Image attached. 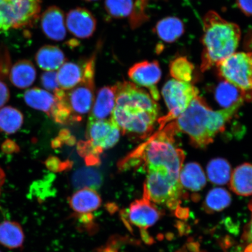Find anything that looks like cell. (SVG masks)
<instances>
[{"label": "cell", "mask_w": 252, "mask_h": 252, "mask_svg": "<svg viewBox=\"0 0 252 252\" xmlns=\"http://www.w3.org/2000/svg\"><path fill=\"white\" fill-rule=\"evenodd\" d=\"M207 174L208 179L213 184L225 185L231 179V166L225 159H213L207 166Z\"/></svg>", "instance_id": "obj_25"}, {"label": "cell", "mask_w": 252, "mask_h": 252, "mask_svg": "<svg viewBox=\"0 0 252 252\" xmlns=\"http://www.w3.org/2000/svg\"><path fill=\"white\" fill-rule=\"evenodd\" d=\"M160 216L161 213L156 205L144 196L132 203L127 211V219L131 224L144 230L155 224Z\"/></svg>", "instance_id": "obj_12"}, {"label": "cell", "mask_w": 252, "mask_h": 252, "mask_svg": "<svg viewBox=\"0 0 252 252\" xmlns=\"http://www.w3.org/2000/svg\"><path fill=\"white\" fill-rule=\"evenodd\" d=\"M116 105V88L105 87L97 93L92 108L90 110L88 122L112 119Z\"/></svg>", "instance_id": "obj_15"}, {"label": "cell", "mask_w": 252, "mask_h": 252, "mask_svg": "<svg viewBox=\"0 0 252 252\" xmlns=\"http://www.w3.org/2000/svg\"><path fill=\"white\" fill-rule=\"evenodd\" d=\"M230 188L241 196L252 195V164L245 163L239 165L232 172Z\"/></svg>", "instance_id": "obj_20"}, {"label": "cell", "mask_w": 252, "mask_h": 252, "mask_svg": "<svg viewBox=\"0 0 252 252\" xmlns=\"http://www.w3.org/2000/svg\"><path fill=\"white\" fill-rule=\"evenodd\" d=\"M1 150L5 154H11L20 151V147L14 141L7 140L2 143Z\"/></svg>", "instance_id": "obj_35"}, {"label": "cell", "mask_w": 252, "mask_h": 252, "mask_svg": "<svg viewBox=\"0 0 252 252\" xmlns=\"http://www.w3.org/2000/svg\"><path fill=\"white\" fill-rule=\"evenodd\" d=\"M41 83L47 91H52L53 94L61 89L57 77L56 71H46L41 76Z\"/></svg>", "instance_id": "obj_32"}, {"label": "cell", "mask_w": 252, "mask_h": 252, "mask_svg": "<svg viewBox=\"0 0 252 252\" xmlns=\"http://www.w3.org/2000/svg\"><path fill=\"white\" fill-rule=\"evenodd\" d=\"M40 0H2L1 12L6 31L29 26L38 18Z\"/></svg>", "instance_id": "obj_9"}, {"label": "cell", "mask_w": 252, "mask_h": 252, "mask_svg": "<svg viewBox=\"0 0 252 252\" xmlns=\"http://www.w3.org/2000/svg\"><path fill=\"white\" fill-rule=\"evenodd\" d=\"M36 77V68L33 63L27 60H22L15 63L9 74L11 83L20 89L31 87L35 81Z\"/></svg>", "instance_id": "obj_19"}, {"label": "cell", "mask_w": 252, "mask_h": 252, "mask_svg": "<svg viewBox=\"0 0 252 252\" xmlns=\"http://www.w3.org/2000/svg\"><path fill=\"white\" fill-rule=\"evenodd\" d=\"M155 31L163 42L172 43L184 33V25L182 21L177 18L167 17L157 23Z\"/></svg>", "instance_id": "obj_24"}, {"label": "cell", "mask_w": 252, "mask_h": 252, "mask_svg": "<svg viewBox=\"0 0 252 252\" xmlns=\"http://www.w3.org/2000/svg\"><path fill=\"white\" fill-rule=\"evenodd\" d=\"M24 100L32 108L46 113L52 119L54 117L58 107V99L54 94L48 91L33 88L25 93Z\"/></svg>", "instance_id": "obj_17"}, {"label": "cell", "mask_w": 252, "mask_h": 252, "mask_svg": "<svg viewBox=\"0 0 252 252\" xmlns=\"http://www.w3.org/2000/svg\"><path fill=\"white\" fill-rule=\"evenodd\" d=\"M238 7L248 16H252V0H236Z\"/></svg>", "instance_id": "obj_36"}, {"label": "cell", "mask_w": 252, "mask_h": 252, "mask_svg": "<svg viewBox=\"0 0 252 252\" xmlns=\"http://www.w3.org/2000/svg\"><path fill=\"white\" fill-rule=\"evenodd\" d=\"M11 61L7 47L0 46V80L7 79L11 70Z\"/></svg>", "instance_id": "obj_31"}, {"label": "cell", "mask_w": 252, "mask_h": 252, "mask_svg": "<svg viewBox=\"0 0 252 252\" xmlns=\"http://www.w3.org/2000/svg\"><path fill=\"white\" fill-rule=\"evenodd\" d=\"M66 26L75 37L87 39L92 36L96 30V20L87 9L77 7L71 9L66 16Z\"/></svg>", "instance_id": "obj_13"}, {"label": "cell", "mask_w": 252, "mask_h": 252, "mask_svg": "<svg viewBox=\"0 0 252 252\" xmlns=\"http://www.w3.org/2000/svg\"><path fill=\"white\" fill-rule=\"evenodd\" d=\"M143 0H105V10L114 19L129 18L132 28L140 26L146 18Z\"/></svg>", "instance_id": "obj_11"}, {"label": "cell", "mask_w": 252, "mask_h": 252, "mask_svg": "<svg viewBox=\"0 0 252 252\" xmlns=\"http://www.w3.org/2000/svg\"><path fill=\"white\" fill-rule=\"evenodd\" d=\"M121 134V130L113 118L88 122L86 140L78 143L79 154L87 165H98L100 154L115 146Z\"/></svg>", "instance_id": "obj_6"}, {"label": "cell", "mask_w": 252, "mask_h": 252, "mask_svg": "<svg viewBox=\"0 0 252 252\" xmlns=\"http://www.w3.org/2000/svg\"><path fill=\"white\" fill-rule=\"evenodd\" d=\"M216 65L220 77L237 87L244 99L252 101V53L235 52Z\"/></svg>", "instance_id": "obj_7"}, {"label": "cell", "mask_w": 252, "mask_h": 252, "mask_svg": "<svg viewBox=\"0 0 252 252\" xmlns=\"http://www.w3.org/2000/svg\"><path fill=\"white\" fill-rule=\"evenodd\" d=\"M10 98V92L4 81L0 80V109L7 103Z\"/></svg>", "instance_id": "obj_34"}, {"label": "cell", "mask_w": 252, "mask_h": 252, "mask_svg": "<svg viewBox=\"0 0 252 252\" xmlns=\"http://www.w3.org/2000/svg\"><path fill=\"white\" fill-rule=\"evenodd\" d=\"M24 115L13 107L0 109V131L8 134L15 133L24 124Z\"/></svg>", "instance_id": "obj_26"}, {"label": "cell", "mask_w": 252, "mask_h": 252, "mask_svg": "<svg viewBox=\"0 0 252 252\" xmlns=\"http://www.w3.org/2000/svg\"><path fill=\"white\" fill-rule=\"evenodd\" d=\"M249 209L252 213V219L244 229L243 239L249 244L247 247L248 252H252V200L249 204Z\"/></svg>", "instance_id": "obj_33"}, {"label": "cell", "mask_w": 252, "mask_h": 252, "mask_svg": "<svg viewBox=\"0 0 252 252\" xmlns=\"http://www.w3.org/2000/svg\"><path fill=\"white\" fill-rule=\"evenodd\" d=\"M71 209L78 215L90 216L101 206L100 195L94 189L81 188L69 200Z\"/></svg>", "instance_id": "obj_16"}, {"label": "cell", "mask_w": 252, "mask_h": 252, "mask_svg": "<svg viewBox=\"0 0 252 252\" xmlns=\"http://www.w3.org/2000/svg\"><path fill=\"white\" fill-rule=\"evenodd\" d=\"M241 100L228 108L213 110L199 96L194 97L188 108L174 122L178 131L187 134L192 144L205 148L224 130L226 124L243 104Z\"/></svg>", "instance_id": "obj_2"}, {"label": "cell", "mask_w": 252, "mask_h": 252, "mask_svg": "<svg viewBox=\"0 0 252 252\" xmlns=\"http://www.w3.org/2000/svg\"><path fill=\"white\" fill-rule=\"evenodd\" d=\"M84 74V66L73 62H65L57 72L58 83L61 89L70 90L80 83Z\"/></svg>", "instance_id": "obj_22"}, {"label": "cell", "mask_w": 252, "mask_h": 252, "mask_svg": "<svg viewBox=\"0 0 252 252\" xmlns=\"http://www.w3.org/2000/svg\"><path fill=\"white\" fill-rule=\"evenodd\" d=\"M96 53L84 65L83 79L70 90H59L53 94L58 97V111L55 121L62 125L81 122L90 112L94 100V68Z\"/></svg>", "instance_id": "obj_4"}, {"label": "cell", "mask_w": 252, "mask_h": 252, "mask_svg": "<svg viewBox=\"0 0 252 252\" xmlns=\"http://www.w3.org/2000/svg\"><path fill=\"white\" fill-rule=\"evenodd\" d=\"M5 175L4 171L0 167V189L2 187V185L5 182Z\"/></svg>", "instance_id": "obj_37"}, {"label": "cell", "mask_w": 252, "mask_h": 252, "mask_svg": "<svg viewBox=\"0 0 252 252\" xmlns=\"http://www.w3.org/2000/svg\"><path fill=\"white\" fill-rule=\"evenodd\" d=\"M35 61L39 67L46 71L58 70L65 62L64 53L58 46L46 45L36 53Z\"/></svg>", "instance_id": "obj_21"}, {"label": "cell", "mask_w": 252, "mask_h": 252, "mask_svg": "<svg viewBox=\"0 0 252 252\" xmlns=\"http://www.w3.org/2000/svg\"><path fill=\"white\" fill-rule=\"evenodd\" d=\"M231 201V194L226 189L214 188L207 195L204 202L205 209L209 213L220 212L228 207Z\"/></svg>", "instance_id": "obj_28"}, {"label": "cell", "mask_w": 252, "mask_h": 252, "mask_svg": "<svg viewBox=\"0 0 252 252\" xmlns=\"http://www.w3.org/2000/svg\"><path fill=\"white\" fill-rule=\"evenodd\" d=\"M0 252H1V251H0Z\"/></svg>", "instance_id": "obj_39"}, {"label": "cell", "mask_w": 252, "mask_h": 252, "mask_svg": "<svg viewBox=\"0 0 252 252\" xmlns=\"http://www.w3.org/2000/svg\"><path fill=\"white\" fill-rule=\"evenodd\" d=\"M85 1H88V2H91V1H97V0H85Z\"/></svg>", "instance_id": "obj_38"}, {"label": "cell", "mask_w": 252, "mask_h": 252, "mask_svg": "<svg viewBox=\"0 0 252 252\" xmlns=\"http://www.w3.org/2000/svg\"><path fill=\"white\" fill-rule=\"evenodd\" d=\"M128 75L130 80L138 87L149 90L153 98L158 100L160 95L157 85L161 78V70L157 61H144L136 63L129 69Z\"/></svg>", "instance_id": "obj_10"}, {"label": "cell", "mask_w": 252, "mask_h": 252, "mask_svg": "<svg viewBox=\"0 0 252 252\" xmlns=\"http://www.w3.org/2000/svg\"><path fill=\"white\" fill-rule=\"evenodd\" d=\"M24 239L20 223L9 220L0 223V244L9 249H17L23 246Z\"/></svg>", "instance_id": "obj_23"}, {"label": "cell", "mask_w": 252, "mask_h": 252, "mask_svg": "<svg viewBox=\"0 0 252 252\" xmlns=\"http://www.w3.org/2000/svg\"><path fill=\"white\" fill-rule=\"evenodd\" d=\"M116 105L112 118L121 133L144 140L153 131L159 108L150 93L130 82L116 84Z\"/></svg>", "instance_id": "obj_1"}, {"label": "cell", "mask_w": 252, "mask_h": 252, "mask_svg": "<svg viewBox=\"0 0 252 252\" xmlns=\"http://www.w3.org/2000/svg\"><path fill=\"white\" fill-rule=\"evenodd\" d=\"M44 34L49 39L62 41L65 39L66 31L65 16L62 9L51 6L43 12L40 21Z\"/></svg>", "instance_id": "obj_14"}, {"label": "cell", "mask_w": 252, "mask_h": 252, "mask_svg": "<svg viewBox=\"0 0 252 252\" xmlns=\"http://www.w3.org/2000/svg\"><path fill=\"white\" fill-rule=\"evenodd\" d=\"M184 162L151 166L147 172L143 196L154 203L163 204L169 209H178L183 196L179 174Z\"/></svg>", "instance_id": "obj_5"}, {"label": "cell", "mask_w": 252, "mask_h": 252, "mask_svg": "<svg viewBox=\"0 0 252 252\" xmlns=\"http://www.w3.org/2000/svg\"><path fill=\"white\" fill-rule=\"evenodd\" d=\"M75 184L81 188H88L94 189L100 184V177L94 170L81 169L76 173L74 178Z\"/></svg>", "instance_id": "obj_30"}, {"label": "cell", "mask_w": 252, "mask_h": 252, "mask_svg": "<svg viewBox=\"0 0 252 252\" xmlns=\"http://www.w3.org/2000/svg\"><path fill=\"white\" fill-rule=\"evenodd\" d=\"M196 87L188 82L169 80L163 86L162 94L165 100L168 113L158 120L159 130L165 127L167 123L174 121L188 108L194 97L198 95Z\"/></svg>", "instance_id": "obj_8"}, {"label": "cell", "mask_w": 252, "mask_h": 252, "mask_svg": "<svg viewBox=\"0 0 252 252\" xmlns=\"http://www.w3.org/2000/svg\"><path fill=\"white\" fill-rule=\"evenodd\" d=\"M179 181L182 188L192 191L202 190L206 185V176L201 166L196 162L183 165L179 174Z\"/></svg>", "instance_id": "obj_18"}, {"label": "cell", "mask_w": 252, "mask_h": 252, "mask_svg": "<svg viewBox=\"0 0 252 252\" xmlns=\"http://www.w3.org/2000/svg\"><path fill=\"white\" fill-rule=\"evenodd\" d=\"M215 98L223 109L228 108L241 100H244L241 91L226 81L220 83L216 88Z\"/></svg>", "instance_id": "obj_27"}, {"label": "cell", "mask_w": 252, "mask_h": 252, "mask_svg": "<svg viewBox=\"0 0 252 252\" xmlns=\"http://www.w3.org/2000/svg\"><path fill=\"white\" fill-rule=\"evenodd\" d=\"M241 32L237 25L211 11L203 19V52L201 70H209L234 54L240 42Z\"/></svg>", "instance_id": "obj_3"}, {"label": "cell", "mask_w": 252, "mask_h": 252, "mask_svg": "<svg viewBox=\"0 0 252 252\" xmlns=\"http://www.w3.org/2000/svg\"><path fill=\"white\" fill-rule=\"evenodd\" d=\"M170 73L175 80L188 82L191 80L194 66L186 58H179L170 64Z\"/></svg>", "instance_id": "obj_29"}]
</instances>
